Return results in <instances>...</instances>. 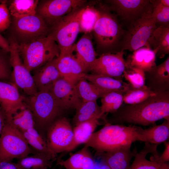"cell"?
<instances>
[{"instance_id":"cell-1","label":"cell","mask_w":169,"mask_h":169,"mask_svg":"<svg viewBox=\"0 0 169 169\" xmlns=\"http://www.w3.org/2000/svg\"><path fill=\"white\" fill-rule=\"evenodd\" d=\"M161 119L169 120V91L156 93L138 104H122L107 122L148 126Z\"/></svg>"},{"instance_id":"cell-2","label":"cell","mask_w":169,"mask_h":169,"mask_svg":"<svg viewBox=\"0 0 169 169\" xmlns=\"http://www.w3.org/2000/svg\"><path fill=\"white\" fill-rule=\"evenodd\" d=\"M142 129L135 125L126 126L106 122L101 129L92 134L85 146L93 148L96 152H107L131 145L136 141L146 142Z\"/></svg>"},{"instance_id":"cell-3","label":"cell","mask_w":169,"mask_h":169,"mask_svg":"<svg viewBox=\"0 0 169 169\" xmlns=\"http://www.w3.org/2000/svg\"><path fill=\"white\" fill-rule=\"evenodd\" d=\"M28 97L25 99L26 107L32 114L35 128L45 141L48 129L64 110L50 91H38Z\"/></svg>"},{"instance_id":"cell-4","label":"cell","mask_w":169,"mask_h":169,"mask_svg":"<svg viewBox=\"0 0 169 169\" xmlns=\"http://www.w3.org/2000/svg\"><path fill=\"white\" fill-rule=\"evenodd\" d=\"M17 48L24 65L30 72L57 58L60 54L59 46L50 34L29 43L17 44Z\"/></svg>"},{"instance_id":"cell-5","label":"cell","mask_w":169,"mask_h":169,"mask_svg":"<svg viewBox=\"0 0 169 169\" xmlns=\"http://www.w3.org/2000/svg\"><path fill=\"white\" fill-rule=\"evenodd\" d=\"M100 12L93 30L98 48L104 51L103 53L111 51L114 53L120 51V44L125 31L116 15L107 9Z\"/></svg>"},{"instance_id":"cell-6","label":"cell","mask_w":169,"mask_h":169,"mask_svg":"<svg viewBox=\"0 0 169 169\" xmlns=\"http://www.w3.org/2000/svg\"><path fill=\"white\" fill-rule=\"evenodd\" d=\"M157 27L151 3L140 17L129 24L120 43V51L133 52L142 47H150L149 42Z\"/></svg>"},{"instance_id":"cell-7","label":"cell","mask_w":169,"mask_h":169,"mask_svg":"<svg viewBox=\"0 0 169 169\" xmlns=\"http://www.w3.org/2000/svg\"><path fill=\"white\" fill-rule=\"evenodd\" d=\"M10 36L18 45L29 43L49 35L50 28L36 14L21 18L11 17Z\"/></svg>"},{"instance_id":"cell-8","label":"cell","mask_w":169,"mask_h":169,"mask_svg":"<svg viewBox=\"0 0 169 169\" xmlns=\"http://www.w3.org/2000/svg\"><path fill=\"white\" fill-rule=\"evenodd\" d=\"M84 8L81 7L76 9L62 17L50 28L49 34L59 46V55L73 52V46L80 32L79 21Z\"/></svg>"},{"instance_id":"cell-9","label":"cell","mask_w":169,"mask_h":169,"mask_svg":"<svg viewBox=\"0 0 169 169\" xmlns=\"http://www.w3.org/2000/svg\"><path fill=\"white\" fill-rule=\"evenodd\" d=\"M37 152L20 131L7 121L0 137V160L12 161Z\"/></svg>"},{"instance_id":"cell-10","label":"cell","mask_w":169,"mask_h":169,"mask_svg":"<svg viewBox=\"0 0 169 169\" xmlns=\"http://www.w3.org/2000/svg\"><path fill=\"white\" fill-rule=\"evenodd\" d=\"M86 2L83 0L39 1L35 14L50 28L62 17L81 7Z\"/></svg>"},{"instance_id":"cell-11","label":"cell","mask_w":169,"mask_h":169,"mask_svg":"<svg viewBox=\"0 0 169 169\" xmlns=\"http://www.w3.org/2000/svg\"><path fill=\"white\" fill-rule=\"evenodd\" d=\"M8 40L9 44L10 62L13 69L11 82L29 96L34 95L38 90L33 76L21 61L17 43L10 37Z\"/></svg>"},{"instance_id":"cell-12","label":"cell","mask_w":169,"mask_h":169,"mask_svg":"<svg viewBox=\"0 0 169 169\" xmlns=\"http://www.w3.org/2000/svg\"><path fill=\"white\" fill-rule=\"evenodd\" d=\"M73 138V129L68 119L60 117L47 130L45 141L49 149L54 154L66 151Z\"/></svg>"},{"instance_id":"cell-13","label":"cell","mask_w":169,"mask_h":169,"mask_svg":"<svg viewBox=\"0 0 169 169\" xmlns=\"http://www.w3.org/2000/svg\"><path fill=\"white\" fill-rule=\"evenodd\" d=\"M124 51L115 53L102 54L97 58L96 63L91 70L93 74L109 76L123 80V74L126 67L124 59Z\"/></svg>"},{"instance_id":"cell-14","label":"cell","mask_w":169,"mask_h":169,"mask_svg":"<svg viewBox=\"0 0 169 169\" xmlns=\"http://www.w3.org/2000/svg\"><path fill=\"white\" fill-rule=\"evenodd\" d=\"M25 99L14 84L0 81V106L5 113L7 121H10L18 111L26 107Z\"/></svg>"},{"instance_id":"cell-15","label":"cell","mask_w":169,"mask_h":169,"mask_svg":"<svg viewBox=\"0 0 169 169\" xmlns=\"http://www.w3.org/2000/svg\"><path fill=\"white\" fill-rule=\"evenodd\" d=\"M116 15L129 24L137 19L149 7L151 0H112L108 1Z\"/></svg>"},{"instance_id":"cell-16","label":"cell","mask_w":169,"mask_h":169,"mask_svg":"<svg viewBox=\"0 0 169 169\" xmlns=\"http://www.w3.org/2000/svg\"><path fill=\"white\" fill-rule=\"evenodd\" d=\"M64 110L76 109L82 103L77 94L75 85L61 78L55 83L50 91Z\"/></svg>"},{"instance_id":"cell-17","label":"cell","mask_w":169,"mask_h":169,"mask_svg":"<svg viewBox=\"0 0 169 169\" xmlns=\"http://www.w3.org/2000/svg\"><path fill=\"white\" fill-rule=\"evenodd\" d=\"M57 67L61 78L74 85L83 79L85 73L73 52L59 55L57 59Z\"/></svg>"},{"instance_id":"cell-18","label":"cell","mask_w":169,"mask_h":169,"mask_svg":"<svg viewBox=\"0 0 169 169\" xmlns=\"http://www.w3.org/2000/svg\"><path fill=\"white\" fill-rule=\"evenodd\" d=\"M146 85L155 93L169 91V57L145 72Z\"/></svg>"},{"instance_id":"cell-19","label":"cell","mask_w":169,"mask_h":169,"mask_svg":"<svg viewBox=\"0 0 169 169\" xmlns=\"http://www.w3.org/2000/svg\"><path fill=\"white\" fill-rule=\"evenodd\" d=\"M157 147V145L145 142L143 149L135 154L129 169H169L167 162L161 163L158 161L157 159L160 156Z\"/></svg>"},{"instance_id":"cell-20","label":"cell","mask_w":169,"mask_h":169,"mask_svg":"<svg viewBox=\"0 0 169 169\" xmlns=\"http://www.w3.org/2000/svg\"><path fill=\"white\" fill-rule=\"evenodd\" d=\"M76 58L84 69L85 73L91 71L97 59L90 33H84L77 43L73 46Z\"/></svg>"},{"instance_id":"cell-21","label":"cell","mask_w":169,"mask_h":169,"mask_svg":"<svg viewBox=\"0 0 169 169\" xmlns=\"http://www.w3.org/2000/svg\"><path fill=\"white\" fill-rule=\"evenodd\" d=\"M131 145L121 147L112 151L96 152V156L110 169H129L132 158L137 152L131 151Z\"/></svg>"},{"instance_id":"cell-22","label":"cell","mask_w":169,"mask_h":169,"mask_svg":"<svg viewBox=\"0 0 169 169\" xmlns=\"http://www.w3.org/2000/svg\"><path fill=\"white\" fill-rule=\"evenodd\" d=\"M57 59L35 70L32 76L38 91H50L55 82L61 78L57 67Z\"/></svg>"},{"instance_id":"cell-23","label":"cell","mask_w":169,"mask_h":169,"mask_svg":"<svg viewBox=\"0 0 169 169\" xmlns=\"http://www.w3.org/2000/svg\"><path fill=\"white\" fill-rule=\"evenodd\" d=\"M156 54L151 48L144 47L133 52L126 61V65L140 69L144 72L156 65Z\"/></svg>"},{"instance_id":"cell-24","label":"cell","mask_w":169,"mask_h":169,"mask_svg":"<svg viewBox=\"0 0 169 169\" xmlns=\"http://www.w3.org/2000/svg\"><path fill=\"white\" fill-rule=\"evenodd\" d=\"M83 78L103 90L116 91L124 94L130 88V84L123 81L101 75L84 74Z\"/></svg>"},{"instance_id":"cell-25","label":"cell","mask_w":169,"mask_h":169,"mask_svg":"<svg viewBox=\"0 0 169 169\" xmlns=\"http://www.w3.org/2000/svg\"><path fill=\"white\" fill-rule=\"evenodd\" d=\"M76 113L72 122L75 125L83 122L94 119H101L106 123V114L102 113L100 106L96 101L82 102L75 109Z\"/></svg>"},{"instance_id":"cell-26","label":"cell","mask_w":169,"mask_h":169,"mask_svg":"<svg viewBox=\"0 0 169 169\" xmlns=\"http://www.w3.org/2000/svg\"><path fill=\"white\" fill-rule=\"evenodd\" d=\"M99 119H94L80 123L73 129L72 141L66 151L73 150L79 145L85 144L88 141L97 126L100 124Z\"/></svg>"},{"instance_id":"cell-27","label":"cell","mask_w":169,"mask_h":169,"mask_svg":"<svg viewBox=\"0 0 169 169\" xmlns=\"http://www.w3.org/2000/svg\"><path fill=\"white\" fill-rule=\"evenodd\" d=\"M151 48L160 59L163 58L169 53V26L157 27L149 42Z\"/></svg>"},{"instance_id":"cell-28","label":"cell","mask_w":169,"mask_h":169,"mask_svg":"<svg viewBox=\"0 0 169 169\" xmlns=\"http://www.w3.org/2000/svg\"><path fill=\"white\" fill-rule=\"evenodd\" d=\"M56 159L48 154L37 152L18 159L16 163L20 169H49Z\"/></svg>"},{"instance_id":"cell-29","label":"cell","mask_w":169,"mask_h":169,"mask_svg":"<svg viewBox=\"0 0 169 169\" xmlns=\"http://www.w3.org/2000/svg\"><path fill=\"white\" fill-rule=\"evenodd\" d=\"M75 87L78 95L83 102L96 101L109 92L101 90L84 79L79 80Z\"/></svg>"},{"instance_id":"cell-30","label":"cell","mask_w":169,"mask_h":169,"mask_svg":"<svg viewBox=\"0 0 169 169\" xmlns=\"http://www.w3.org/2000/svg\"><path fill=\"white\" fill-rule=\"evenodd\" d=\"M142 134L147 142L157 145L164 142L169 138V120L164 119L161 124L154 125L146 129H143Z\"/></svg>"},{"instance_id":"cell-31","label":"cell","mask_w":169,"mask_h":169,"mask_svg":"<svg viewBox=\"0 0 169 169\" xmlns=\"http://www.w3.org/2000/svg\"><path fill=\"white\" fill-rule=\"evenodd\" d=\"M39 1L38 0H13L8 9L11 17L21 18L34 15Z\"/></svg>"},{"instance_id":"cell-32","label":"cell","mask_w":169,"mask_h":169,"mask_svg":"<svg viewBox=\"0 0 169 169\" xmlns=\"http://www.w3.org/2000/svg\"><path fill=\"white\" fill-rule=\"evenodd\" d=\"M152 15L157 26H169V0H151Z\"/></svg>"},{"instance_id":"cell-33","label":"cell","mask_w":169,"mask_h":169,"mask_svg":"<svg viewBox=\"0 0 169 169\" xmlns=\"http://www.w3.org/2000/svg\"><path fill=\"white\" fill-rule=\"evenodd\" d=\"M123 94L112 91L105 94L101 98L100 106L101 111L104 114L116 112L123 104Z\"/></svg>"},{"instance_id":"cell-34","label":"cell","mask_w":169,"mask_h":169,"mask_svg":"<svg viewBox=\"0 0 169 169\" xmlns=\"http://www.w3.org/2000/svg\"><path fill=\"white\" fill-rule=\"evenodd\" d=\"M8 122L20 131H27L35 128L32 114L27 107L16 112L13 115L11 120Z\"/></svg>"},{"instance_id":"cell-35","label":"cell","mask_w":169,"mask_h":169,"mask_svg":"<svg viewBox=\"0 0 169 169\" xmlns=\"http://www.w3.org/2000/svg\"><path fill=\"white\" fill-rule=\"evenodd\" d=\"M156 93L146 86L137 88L130 87L123 95V102L128 105L138 104L145 100Z\"/></svg>"},{"instance_id":"cell-36","label":"cell","mask_w":169,"mask_h":169,"mask_svg":"<svg viewBox=\"0 0 169 169\" xmlns=\"http://www.w3.org/2000/svg\"><path fill=\"white\" fill-rule=\"evenodd\" d=\"M100 14V11L93 7H85L80 18V32L89 33L93 31Z\"/></svg>"},{"instance_id":"cell-37","label":"cell","mask_w":169,"mask_h":169,"mask_svg":"<svg viewBox=\"0 0 169 169\" xmlns=\"http://www.w3.org/2000/svg\"><path fill=\"white\" fill-rule=\"evenodd\" d=\"M123 77L133 88H141L146 86L145 72L142 70L126 65Z\"/></svg>"},{"instance_id":"cell-38","label":"cell","mask_w":169,"mask_h":169,"mask_svg":"<svg viewBox=\"0 0 169 169\" xmlns=\"http://www.w3.org/2000/svg\"><path fill=\"white\" fill-rule=\"evenodd\" d=\"M89 151V147L85 146L81 150L72 154L66 160H59L58 163L66 169H83L84 157Z\"/></svg>"},{"instance_id":"cell-39","label":"cell","mask_w":169,"mask_h":169,"mask_svg":"<svg viewBox=\"0 0 169 169\" xmlns=\"http://www.w3.org/2000/svg\"><path fill=\"white\" fill-rule=\"evenodd\" d=\"M9 52L4 50L0 52V81L11 82L12 66Z\"/></svg>"},{"instance_id":"cell-40","label":"cell","mask_w":169,"mask_h":169,"mask_svg":"<svg viewBox=\"0 0 169 169\" xmlns=\"http://www.w3.org/2000/svg\"><path fill=\"white\" fill-rule=\"evenodd\" d=\"M20 131L29 145L37 152L45 153L56 158L57 155L49 149L47 145L42 144L36 138L29 134L27 131Z\"/></svg>"},{"instance_id":"cell-41","label":"cell","mask_w":169,"mask_h":169,"mask_svg":"<svg viewBox=\"0 0 169 169\" xmlns=\"http://www.w3.org/2000/svg\"><path fill=\"white\" fill-rule=\"evenodd\" d=\"M3 1L0 3V32L8 29L11 23V17L6 3Z\"/></svg>"},{"instance_id":"cell-42","label":"cell","mask_w":169,"mask_h":169,"mask_svg":"<svg viewBox=\"0 0 169 169\" xmlns=\"http://www.w3.org/2000/svg\"><path fill=\"white\" fill-rule=\"evenodd\" d=\"M95 165L94 159L89 151L84 157L83 169H94Z\"/></svg>"},{"instance_id":"cell-43","label":"cell","mask_w":169,"mask_h":169,"mask_svg":"<svg viewBox=\"0 0 169 169\" xmlns=\"http://www.w3.org/2000/svg\"><path fill=\"white\" fill-rule=\"evenodd\" d=\"M164 143V150L162 155L158 157V161L161 163L167 162L169 161V141H165Z\"/></svg>"},{"instance_id":"cell-44","label":"cell","mask_w":169,"mask_h":169,"mask_svg":"<svg viewBox=\"0 0 169 169\" xmlns=\"http://www.w3.org/2000/svg\"><path fill=\"white\" fill-rule=\"evenodd\" d=\"M0 169H20L16 163L10 161L0 160Z\"/></svg>"},{"instance_id":"cell-45","label":"cell","mask_w":169,"mask_h":169,"mask_svg":"<svg viewBox=\"0 0 169 169\" xmlns=\"http://www.w3.org/2000/svg\"><path fill=\"white\" fill-rule=\"evenodd\" d=\"M0 48L5 51L9 52V44L8 40L0 34Z\"/></svg>"},{"instance_id":"cell-46","label":"cell","mask_w":169,"mask_h":169,"mask_svg":"<svg viewBox=\"0 0 169 169\" xmlns=\"http://www.w3.org/2000/svg\"><path fill=\"white\" fill-rule=\"evenodd\" d=\"M6 121L7 118L5 113L0 106V137Z\"/></svg>"},{"instance_id":"cell-47","label":"cell","mask_w":169,"mask_h":169,"mask_svg":"<svg viewBox=\"0 0 169 169\" xmlns=\"http://www.w3.org/2000/svg\"><path fill=\"white\" fill-rule=\"evenodd\" d=\"M98 169H110V168L106 164L101 161Z\"/></svg>"},{"instance_id":"cell-48","label":"cell","mask_w":169,"mask_h":169,"mask_svg":"<svg viewBox=\"0 0 169 169\" xmlns=\"http://www.w3.org/2000/svg\"></svg>"}]
</instances>
